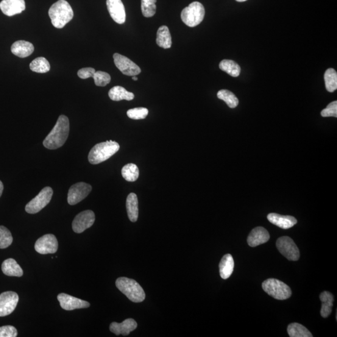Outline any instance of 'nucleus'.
<instances>
[{
    "label": "nucleus",
    "instance_id": "34",
    "mask_svg": "<svg viewBox=\"0 0 337 337\" xmlns=\"http://www.w3.org/2000/svg\"><path fill=\"white\" fill-rule=\"evenodd\" d=\"M13 237L10 231L7 227L0 226V249H6L13 242Z\"/></svg>",
    "mask_w": 337,
    "mask_h": 337
},
{
    "label": "nucleus",
    "instance_id": "42",
    "mask_svg": "<svg viewBox=\"0 0 337 337\" xmlns=\"http://www.w3.org/2000/svg\"><path fill=\"white\" fill-rule=\"evenodd\" d=\"M236 1L238 2H244L247 1V0H236Z\"/></svg>",
    "mask_w": 337,
    "mask_h": 337
},
{
    "label": "nucleus",
    "instance_id": "14",
    "mask_svg": "<svg viewBox=\"0 0 337 337\" xmlns=\"http://www.w3.org/2000/svg\"><path fill=\"white\" fill-rule=\"evenodd\" d=\"M57 299L61 308L65 310H73L75 309L90 307V303L79 298L68 294L61 293L58 295Z\"/></svg>",
    "mask_w": 337,
    "mask_h": 337
},
{
    "label": "nucleus",
    "instance_id": "23",
    "mask_svg": "<svg viewBox=\"0 0 337 337\" xmlns=\"http://www.w3.org/2000/svg\"><path fill=\"white\" fill-rule=\"evenodd\" d=\"M126 210L128 217L131 221H137L139 215L138 199L135 193L128 195L126 199Z\"/></svg>",
    "mask_w": 337,
    "mask_h": 337
},
{
    "label": "nucleus",
    "instance_id": "20",
    "mask_svg": "<svg viewBox=\"0 0 337 337\" xmlns=\"http://www.w3.org/2000/svg\"><path fill=\"white\" fill-rule=\"evenodd\" d=\"M11 50L13 55L19 58H27L34 51V46L29 41L19 40L12 44Z\"/></svg>",
    "mask_w": 337,
    "mask_h": 337
},
{
    "label": "nucleus",
    "instance_id": "6",
    "mask_svg": "<svg viewBox=\"0 0 337 337\" xmlns=\"http://www.w3.org/2000/svg\"><path fill=\"white\" fill-rule=\"evenodd\" d=\"M263 289L270 296L277 300H287L292 295L291 288L282 281L275 278H269L264 281Z\"/></svg>",
    "mask_w": 337,
    "mask_h": 337
},
{
    "label": "nucleus",
    "instance_id": "38",
    "mask_svg": "<svg viewBox=\"0 0 337 337\" xmlns=\"http://www.w3.org/2000/svg\"><path fill=\"white\" fill-rule=\"evenodd\" d=\"M17 335V330L13 326L6 325L0 327V337H16Z\"/></svg>",
    "mask_w": 337,
    "mask_h": 337
},
{
    "label": "nucleus",
    "instance_id": "5",
    "mask_svg": "<svg viewBox=\"0 0 337 337\" xmlns=\"http://www.w3.org/2000/svg\"><path fill=\"white\" fill-rule=\"evenodd\" d=\"M205 9L204 6L198 2L192 3L181 13V19L187 26L195 27L199 25L204 19Z\"/></svg>",
    "mask_w": 337,
    "mask_h": 337
},
{
    "label": "nucleus",
    "instance_id": "2",
    "mask_svg": "<svg viewBox=\"0 0 337 337\" xmlns=\"http://www.w3.org/2000/svg\"><path fill=\"white\" fill-rule=\"evenodd\" d=\"M49 16L51 23L57 29H63L73 18L71 5L66 0H59L50 7Z\"/></svg>",
    "mask_w": 337,
    "mask_h": 337
},
{
    "label": "nucleus",
    "instance_id": "28",
    "mask_svg": "<svg viewBox=\"0 0 337 337\" xmlns=\"http://www.w3.org/2000/svg\"><path fill=\"white\" fill-rule=\"evenodd\" d=\"M121 174L124 179L128 182H135L139 175L138 167L135 164H127L122 168Z\"/></svg>",
    "mask_w": 337,
    "mask_h": 337
},
{
    "label": "nucleus",
    "instance_id": "32",
    "mask_svg": "<svg viewBox=\"0 0 337 337\" xmlns=\"http://www.w3.org/2000/svg\"><path fill=\"white\" fill-rule=\"evenodd\" d=\"M217 97L226 102L230 108H235L239 105V99L232 92L227 90H220L217 93Z\"/></svg>",
    "mask_w": 337,
    "mask_h": 337
},
{
    "label": "nucleus",
    "instance_id": "7",
    "mask_svg": "<svg viewBox=\"0 0 337 337\" xmlns=\"http://www.w3.org/2000/svg\"><path fill=\"white\" fill-rule=\"evenodd\" d=\"M53 194H54L53 189L50 187H46L35 198L28 203L25 207V211L31 214L39 213L51 201Z\"/></svg>",
    "mask_w": 337,
    "mask_h": 337
},
{
    "label": "nucleus",
    "instance_id": "10",
    "mask_svg": "<svg viewBox=\"0 0 337 337\" xmlns=\"http://www.w3.org/2000/svg\"><path fill=\"white\" fill-rule=\"evenodd\" d=\"M95 214L94 212L87 210L82 212L75 217L72 223V228L74 232L80 234L94 224Z\"/></svg>",
    "mask_w": 337,
    "mask_h": 337
},
{
    "label": "nucleus",
    "instance_id": "3",
    "mask_svg": "<svg viewBox=\"0 0 337 337\" xmlns=\"http://www.w3.org/2000/svg\"><path fill=\"white\" fill-rule=\"evenodd\" d=\"M119 148V144L114 141H107L97 144L89 153V162L92 164H98L104 162L115 155Z\"/></svg>",
    "mask_w": 337,
    "mask_h": 337
},
{
    "label": "nucleus",
    "instance_id": "33",
    "mask_svg": "<svg viewBox=\"0 0 337 337\" xmlns=\"http://www.w3.org/2000/svg\"><path fill=\"white\" fill-rule=\"evenodd\" d=\"M157 0H141L142 13L144 17H152L157 12Z\"/></svg>",
    "mask_w": 337,
    "mask_h": 337
},
{
    "label": "nucleus",
    "instance_id": "36",
    "mask_svg": "<svg viewBox=\"0 0 337 337\" xmlns=\"http://www.w3.org/2000/svg\"><path fill=\"white\" fill-rule=\"evenodd\" d=\"M93 77L95 85L101 87L107 86L111 82L110 75L104 71H96Z\"/></svg>",
    "mask_w": 337,
    "mask_h": 337
},
{
    "label": "nucleus",
    "instance_id": "12",
    "mask_svg": "<svg viewBox=\"0 0 337 337\" xmlns=\"http://www.w3.org/2000/svg\"><path fill=\"white\" fill-rule=\"evenodd\" d=\"M19 301L18 295L12 291L0 294V317L9 316L15 310Z\"/></svg>",
    "mask_w": 337,
    "mask_h": 337
},
{
    "label": "nucleus",
    "instance_id": "30",
    "mask_svg": "<svg viewBox=\"0 0 337 337\" xmlns=\"http://www.w3.org/2000/svg\"><path fill=\"white\" fill-rule=\"evenodd\" d=\"M30 68L31 70L38 73H46L50 70L49 63L48 61L44 57L36 58L30 63Z\"/></svg>",
    "mask_w": 337,
    "mask_h": 337
},
{
    "label": "nucleus",
    "instance_id": "9",
    "mask_svg": "<svg viewBox=\"0 0 337 337\" xmlns=\"http://www.w3.org/2000/svg\"><path fill=\"white\" fill-rule=\"evenodd\" d=\"M92 187L85 183H79L72 185L68 191V202L69 205H76L82 201L91 193Z\"/></svg>",
    "mask_w": 337,
    "mask_h": 337
},
{
    "label": "nucleus",
    "instance_id": "29",
    "mask_svg": "<svg viewBox=\"0 0 337 337\" xmlns=\"http://www.w3.org/2000/svg\"><path fill=\"white\" fill-rule=\"evenodd\" d=\"M288 331L291 337H313L307 328L298 323H293L288 326Z\"/></svg>",
    "mask_w": 337,
    "mask_h": 337
},
{
    "label": "nucleus",
    "instance_id": "17",
    "mask_svg": "<svg viewBox=\"0 0 337 337\" xmlns=\"http://www.w3.org/2000/svg\"><path fill=\"white\" fill-rule=\"evenodd\" d=\"M138 327L137 322L133 319H127L122 323L113 322L110 326V330L111 332L115 333L116 335H122L127 336L136 330Z\"/></svg>",
    "mask_w": 337,
    "mask_h": 337
},
{
    "label": "nucleus",
    "instance_id": "35",
    "mask_svg": "<svg viewBox=\"0 0 337 337\" xmlns=\"http://www.w3.org/2000/svg\"><path fill=\"white\" fill-rule=\"evenodd\" d=\"M149 111L145 108H136L128 110L127 115L129 118L133 119H143L148 115Z\"/></svg>",
    "mask_w": 337,
    "mask_h": 337
},
{
    "label": "nucleus",
    "instance_id": "13",
    "mask_svg": "<svg viewBox=\"0 0 337 337\" xmlns=\"http://www.w3.org/2000/svg\"><path fill=\"white\" fill-rule=\"evenodd\" d=\"M35 249L40 254H53L57 252L58 249L57 239L53 235H44L36 241Z\"/></svg>",
    "mask_w": 337,
    "mask_h": 337
},
{
    "label": "nucleus",
    "instance_id": "21",
    "mask_svg": "<svg viewBox=\"0 0 337 337\" xmlns=\"http://www.w3.org/2000/svg\"><path fill=\"white\" fill-rule=\"evenodd\" d=\"M2 269L4 274L8 276L21 277L23 275V269L13 258L5 260L2 264Z\"/></svg>",
    "mask_w": 337,
    "mask_h": 337
},
{
    "label": "nucleus",
    "instance_id": "22",
    "mask_svg": "<svg viewBox=\"0 0 337 337\" xmlns=\"http://www.w3.org/2000/svg\"><path fill=\"white\" fill-rule=\"evenodd\" d=\"M235 268V261L230 254H225L219 264L220 275L223 279H227L230 277Z\"/></svg>",
    "mask_w": 337,
    "mask_h": 337
},
{
    "label": "nucleus",
    "instance_id": "4",
    "mask_svg": "<svg viewBox=\"0 0 337 337\" xmlns=\"http://www.w3.org/2000/svg\"><path fill=\"white\" fill-rule=\"evenodd\" d=\"M116 286L131 301L142 302L146 298L143 289L135 280L126 277H119L116 281Z\"/></svg>",
    "mask_w": 337,
    "mask_h": 337
},
{
    "label": "nucleus",
    "instance_id": "19",
    "mask_svg": "<svg viewBox=\"0 0 337 337\" xmlns=\"http://www.w3.org/2000/svg\"><path fill=\"white\" fill-rule=\"evenodd\" d=\"M267 219L272 224L283 229H289L297 224L295 217L291 216H282L276 213H271L267 216Z\"/></svg>",
    "mask_w": 337,
    "mask_h": 337
},
{
    "label": "nucleus",
    "instance_id": "39",
    "mask_svg": "<svg viewBox=\"0 0 337 337\" xmlns=\"http://www.w3.org/2000/svg\"><path fill=\"white\" fill-rule=\"evenodd\" d=\"M95 72V69L93 68H82L77 71V76L81 79H88L89 77H93Z\"/></svg>",
    "mask_w": 337,
    "mask_h": 337
},
{
    "label": "nucleus",
    "instance_id": "16",
    "mask_svg": "<svg viewBox=\"0 0 337 337\" xmlns=\"http://www.w3.org/2000/svg\"><path fill=\"white\" fill-rule=\"evenodd\" d=\"M26 8L24 0H3L0 9L5 15L12 16L23 12Z\"/></svg>",
    "mask_w": 337,
    "mask_h": 337
},
{
    "label": "nucleus",
    "instance_id": "25",
    "mask_svg": "<svg viewBox=\"0 0 337 337\" xmlns=\"http://www.w3.org/2000/svg\"><path fill=\"white\" fill-rule=\"evenodd\" d=\"M320 299L322 302L321 310L320 314L324 318H327L332 311L334 297L332 294L327 291L322 292L320 295Z\"/></svg>",
    "mask_w": 337,
    "mask_h": 337
},
{
    "label": "nucleus",
    "instance_id": "31",
    "mask_svg": "<svg viewBox=\"0 0 337 337\" xmlns=\"http://www.w3.org/2000/svg\"><path fill=\"white\" fill-rule=\"evenodd\" d=\"M325 87L330 93L336 90L337 89V72L333 68L328 69L324 74Z\"/></svg>",
    "mask_w": 337,
    "mask_h": 337
},
{
    "label": "nucleus",
    "instance_id": "15",
    "mask_svg": "<svg viewBox=\"0 0 337 337\" xmlns=\"http://www.w3.org/2000/svg\"><path fill=\"white\" fill-rule=\"evenodd\" d=\"M108 10L116 23L123 24L126 21V12L121 0H107Z\"/></svg>",
    "mask_w": 337,
    "mask_h": 337
},
{
    "label": "nucleus",
    "instance_id": "24",
    "mask_svg": "<svg viewBox=\"0 0 337 337\" xmlns=\"http://www.w3.org/2000/svg\"><path fill=\"white\" fill-rule=\"evenodd\" d=\"M108 95L111 100L115 101H119L121 100L132 101L135 98V94L132 92L127 91L126 89L119 86L111 88L109 91Z\"/></svg>",
    "mask_w": 337,
    "mask_h": 337
},
{
    "label": "nucleus",
    "instance_id": "18",
    "mask_svg": "<svg viewBox=\"0 0 337 337\" xmlns=\"http://www.w3.org/2000/svg\"><path fill=\"white\" fill-rule=\"evenodd\" d=\"M270 239L268 231L263 227L253 229L247 238V243L250 247H254L265 244Z\"/></svg>",
    "mask_w": 337,
    "mask_h": 337
},
{
    "label": "nucleus",
    "instance_id": "8",
    "mask_svg": "<svg viewBox=\"0 0 337 337\" xmlns=\"http://www.w3.org/2000/svg\"><path fill=\"white\" fill-rule=\"evenodd\" d=\"M276 246L278 251L288 260L292 261L299 260L300 258L299 248L289 237L284 236L278 238L276 242Z\"/></svg>",
    "mask_w": 337,
    "mask_h": 337
},
{
    "label": "nucleus",
    "instance_id": "11",
    "mask_svg": "<svg viewBox=\"0 0 337 337\" xmlns=\"http://www.w3.org/2000/svg\"><path fill=\"white\" fill-rule=\"evenodd\" d=\"M113 58L116 66L122 74L134 76L141 73V68L129 58L119 54H114Z\"/></svg>",
    "mask_w": 337,
    "mask_h": 337
},
{
    "label": "nucleus",
    "instance_id": "40",
    "mask_svg": "<svg viewBox=\"0 0 337 337\" xmlns=\"http://www.w3.org/2000/svg\"><path fill=\"white\" fill-rule=\"evenodd\" d=\"M4 185H3V183L1 180H0V197L2 196L3 191H4Z\"/></svg>",
    "mask_w": 337,
    "mask_h": 337
},
{
    "label": "nucleus",
    "instance_id": "26",
    "mask_svg": "<svg viewBox=\"0 0 337 337\" xmlns=\"http://www.w3.org/2000/svg\"><path fill=\"white\" fill-rule=\"evenodd\" d=\"M157 43L164 49H168L172 46V38L168 27L162 26L158 30Z\"/></svg>",
    "mask_w": 337,
    "mask_h": 337
},
{
    "label": "nucleus",
    "instance_id": "37",
    "mask_svg": "<svg viewBox=\"0 0 337 337\" xmlns=\"http://www.w3.org/2000/svg\"><path fill=\"white\" fill-rule=\"evenodd\" d=\"M322 117H337V101H333L327 106V107L323 110L321 112Z\"/></svg>",
    "mask_w": 337,
    "mask_h": 337
},
{
    "label": "nucleus",
    "instance_id": "41",
    "mask_svg": "<svg viewBox=\"0 0 337 337\" xmlns=\"http://www.w3.org/2000/svg\"><path fill=\"white\" fill-rule=\"evenodd\" d=\"M132 79H133L134 81H138V77H136V76H133Z\"/></svg>",
    "mask_w": 337,
    "mask_h": 337
},
{
    "label": "nucleus",
    "instance_id": "27",
    "mask_svg": "<svg viewBox=\"0 0 337 337\" xmlns=\"http://www.w3.org/2000/svg\"><path fill=\"white\" fill-rule=\"evenodd\" d=\"M221 70L227 72L232 77H238L241 73V67L235 61L230 60H224L219 64Z\"/></svg>",
    "mask_w": 337,
    "mask_h": 337
},
{
    "label": "nucleus",
    "instance_id": "1",
    "mask_svg": "<svg viewBox=\"0 0 337 337\" xmlns=\"http://www.w3.org/2000/svg\"><path fill=\"white\" fill-rule=\"evenodd\" d=\"M69 121L68 117L61 115L57 124L43 141L44 146L48 149H57L63 146L68 139Z\"/></svg>",
    "mask_w": 337,
    "mask_h": 337
}]
</instances>
